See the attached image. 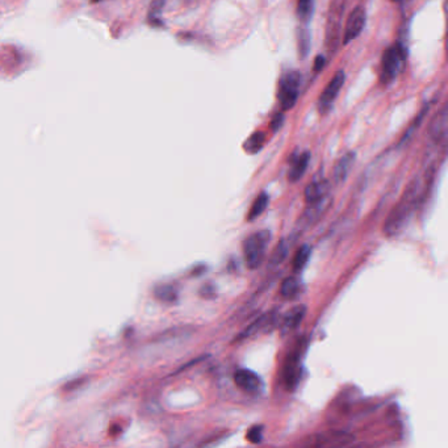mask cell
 <instances>
[{"mask_svg":"<svg viewBox=\"0 0 448 448\" xmlns=\"http://www.w3.org/2000/svg\"><path fill=\"white\" fill-rule=\"evenodd\" d=\"M424 187L426 185H424V182L421 179H414L409 184L400 203L389 213L387 221L384 224V233L387 235L389 237L397 235L409 225L418 203L424 197Z\"/></svg>","mask_w":448,"mask_h":448,"instance_id":"cell-1","label":"cell"},{"mask_svg":"<svg viewBox=\"0 0 448 448\" xmlns=\"http://www.w3.org/2000/svg\"><path fill=\"white\" fill-rule=\"evenodd\" d=\"M347 0H331L326 19V48L330 54H335L342 44V23L346 13Z\"/></svg>","mask_w":448,"mask_h":448,"instance_id":"cell-2","label":"cell"},{"mask_svg":"<svg viewBox=\"0 0 448 448\" xmlns=\"http://www.w3.org/2000/svg\"><path fill=\"white\" fill-rule=\"evenodd\" d=\"M406 61V49L400 42H396L393 47L388 48L381 60V72L380 82L384 85H390L402 70V66Z\"/></svg>","mask_w":448,"mask_h":448,"instance_id":"cell-3","label":"cell"},{"mask_svg":"<svg viewBox=\"0 0 448 448\" xmlns=\"http://www.w3.org/2000/svg\"><path fill=\"white\" fill-rule=\"evenodd\" d=\"M269 240L271 233L268 231H258L246 238L243 243V254L250 269H255L262 265Z\"/></svg>","mask_w":448,"mask_h":448,"instance_id":"cell-4","label":"cell"},{"mask_svg":"<svg viewBox=\"0 0 448 448\" xmlns=\"http://www.w3.org/2000/svg\"><path fill=\"white\" fill-rule=\"evenodd\" d=\"M300 85L301 75L299 72H288L281 76L279 82L278 99L283 110L294 107L300 94Z\"/></svg>","mask_w":448,"mask_h":448,"instance_id":"cell-5","label":"cell"},{"mask_svg":"<svg viewBox=\"0 0 448 448\" xmlns=\"http://www.w3.org/2000/svg\"><path fill=\"white\" fill-rule=\"evenodd\" d=\"M345 81H346V75L342 70H340L338 73L331 78V81L329 82L326 88L324 90V92L321 94V97L318 99L317 107H318V110H320L321 115H326L330 112L334 101L337 100V97L340 95L342 87L345 85Z\"/></svg>","mask_w":448,"mask_h":448,"instance_id":"cell-6","label":"cell"},{"mask_svg":"<svg viewBox=\"0 0 448 448\" xmlns=\"http://www.w3.org/2000/svg\"><path fill=\"white\" fill-rule=\"evenodd\" d=\"M365 20H367V13H365L363 6H356L352 10L347 22H346V25H345L343 37H342L343 45L350 44L355 38L360 36L364 25H365Z\"/></svg>","mask_w":448,"mask_h":448,"instance_id":"cell-7","label":"cell"},{"mask_svg":"<svg viewBox=\"0 0 448 448\" xmlns=\"http://www.w3.org/2000/svg\"><path fill=\"white\" fill-rule=\"evenodd\" d=\"M447 106H443L429 126V138L438 147H446L447 140Z\"/></svg>","mask_w":448,"mask_h":448,"instance_id":"cell-8","label":"cell"},{"mask_svg":"<svg viewBox=\"0 0 448 448\" xmlns=\"http://www.w3.org/2000/svg\"><path fill=\"white\" fill-rule=\"evenodd\" d=\"M300 354H303V346L301 349L297 347L296 351L290 354L284 367V383L288 390H294L301 380L303 367L300 365Z\"/></svg>","mask_w":448,"mask_h":448,"instance_id":"cell-9","label":"cell"},{"mask_svg":"<svg viewBox=\"0 0 448 448\" xmlns=\"http://www.w3.org/2000/svg\"><path fill=\"white\" fill-rule=\"evenodd\" d=\"M234 381L246 393H258L262 389V380L254 371L241 368L234 374Z\"/></svg>","mask_w":448,"mask_h":448,"instance_id":"cell-10","label":"cell"},{"mask_svg":"<svg viewBox=\"0 0 448 448\" xmlns=\"http://www.w3.org/2000/svg\"><path fill=\"white\" fill-rule=\"evenodd\" d=\"M305 315H306V306L305 305H296L294 308H292L291 310L284 315L283 320H281V325H280L281 333L285 335V334L291 333L293 330H296L297 327L301 325V322L305 318Z\"/></svg>","mask_w":448,"mask_h":448,"instance_id":"cell-11","label":"cell"},{"mask_svg":"<svg viewBox=\"0 0 448 448\" xmlns=\"http://www.w3.org/2000/svg\"><path fill=\"white\" fill-rule=\"evenodd\" d=\"M275 322H276V313L275 312L265 313V315H260L258 320H255L250 326L246 327L242 333L238 335L237 340L251 338V337H254L255 334L263 331L267 326H272Z\"/></svg>","mask_w":448,"mask_h":448,"instance_id":"cell-12","label":"cell"},{"mask_svg":"<svg viewBox=\"0 0 448 448\" xmlns=\"http://www.w3.org/2000/svg\"><path fill=\"white\" fill-rule=\"evenodd\" d=\"M329 190H330V185H329V182L325 179L312 182L305 190V201L309 206L318 203V201H321V200H324L326 197L327 194H329Z\"/></svg>","mask_w":448,"mask_h":448,"instance_id":"cell-13","label":"cell"},{"mask_svg":"<svg viewBox=\"0 0 448 448\" xmlns=\"http://www.w3.org/2000/svg\"><path fill=\"white\" fill-rule=\"evenodd\" d=\"M355 158H356V154L350 151V153L345 154L337 162V165L334 167V171H333V179H334L335 184H340V183H343L347 179V176H349V174L351 171L352 166L355 163Z\"/></svg>","mask_w":448,"mask_h":448,"instance_id":"cell-14","label":"cell"},{"mask_svg":"<svg viewBox=\"0 0 448 448\" xmlns=\"http://www.w3.org/2000/svg\"><path fill=\"white\" fill-rule=\"evenodd\" d=\"M309 162H310V153L309 151H304L299 157L293 159L291 169H290V172H288L290 182H299L303 178L305 171H306L308 166H309Z\"/></svg>","mask_w":448,"mask_h":448,"instance_id":"cell-15","label":"cell"},{"mask_svg":"<svg viewBox=\"0 0 448 448\" xmlns=\"http://www.w3.org/2000/svg\"><path fill=\"white\" fill-rule=\"evenodd\" d=\"M301 292V285L299 283V280L293 276H290V278H285L283 280L281 283V287H280V294L287 299V300H292V299H296Z\"/></svg>","mask_w":448,"mask_h":448,"instance_id":"cell-16","label":"cell"},{"mask_svg":"<svg viewBox=\"0 0 448 448\" xmlns=\"http://www.w3.org/2000/svg\"><path fill=\"white\" fill-rule=\"evenodd\" d=\"M265 142H266V134L263 132H255L246 140V142L243 144V149L247 154H256L262 150Z\"/></svg>","mask_w":448,"mask_h":448,"instance_id":"cell-17","label":"cell"},{"mask_svg":"<svg viewBox=\"0 0 448 448\" xmlns=\"http://www.w3.org/2000/svg\"><path fill=\"white\" fill-rule=\"evenodd\" d=\"M310 33L308 28H299L297 29V50H299V56L300 58H306L309 51H310Z\"/></svg>","mask_w":448,"mask_h":448,"instance_id":"cell-18","label":"cell"},{"mask_svg":"<svg viewBox=\"0 0 448 448\" xmlns=\"http://www.w3.org/2000/svg\"><path fill=\"white\" fill-rule=\"evenodd\" d=\"M268 203H269V196L266 192H262L255 199V201L251 206V209H250V212L247 215V219L254 221V219L259 217L266 210Z\"/></svg>","mask_w":448,"mask_h":448,"instance_id":"cell-19","label":"cell"},{"mask_svg":"<svg viewBox=\"0 0 448 448\" xmlns=\"http://www.w3.org/2000/svg\"><path fill=\"white\" fill-rule=\"evenodd\" d=\"M310 254H312V249L309 244H303L299 251L294 255V259H293V263H292V267H293V271L294 272H300L303 271L305 266L308 265L309 262V258H310Z\"/></svg>","mask_w":448,"mask_h":448,"instance_id":"cell-20","label":"cell"},{"mask_svg":"<svg viewBox=\"0 0 448 448\" xmlns=\"http://www.w3.org/2000/svg\"><path fill=\"white\" fill-rule=\"evenodd\" d=\"M315 0H299L297 1V16L303 24H308L313 16Z\"/></svg>","mask_w":448,"mask_h":448,"instance_id":"cell-21","label":"cell"},{"mask_svg":"<svg viewBox=\"0 0 448 448\" xmlns=\"http://www.w3.org/2000/svg\"><path fill=\"white\" fill-rule=\"evenodd\" d=\"M288 250H290V243L287 240H283L281 242L279 243L278 247L275 249L274 254L271 256V265L276 266L279 263H281L285 256L288 255Z\"/></svg>","mask_w":448,"mask_h":448,"instance_id":"cell-22","label":"cell"},{"mask_svg":"<svg viewBox=\"0 0 448 448\" xmlns=\"http://www.w3.org/2000/svg\"><path fill=\"white\" fill-rule=\"evenodd\" d=\"M165 4H166V0H153L150 10H149V19L153 24H160L159 15L163 11Z\"/></svg>","mask_w":448,"mask_h":448,"instance_id":"cell-23","label":"cell"},{"mask_svg":"<svg viewBox=\"0 0 448 448\" xmlns=\"http://www.w3.org/2000/svg\"><path fill=\"white\" fill-rule=\"evenodd\" d=\"M157 296L165 301H175L178 299V292L171 285H162L157 290Z\"/></svg>","mask_w":448,"mask_h":448,"instance_id":"cell-24","label":"cell"},{"mask_svg":"<svg viewBox=\"0 0 448 448\" xmlns=\"http://www.w3.org/2000/svg\"><path fill=\"white\" fill-rule=\"evenodd\" d=\"M246 439L254 445H258L262 442L263 439V426H253L247 434H246Z\"/></svg>","mask_w":448,"mask_h":448,"instance_id":"cell-25","label":"cell"},{"mask_svg":"<svg viewBox=\"0 0 448 448\" xmlns=\"http://www.w3.org/2000/svg\"><path fill=\"white\" fill-rule=\"evenodd\" d=\"M283 124H284V115L283 113H276L275 116H274V119L271 120V124H269V126H271V131L275 133V132H278L279 129L283 126Z\"/></svg>","mask_w":448,"mask_h":448,"instance_id":"cell-26","label":"cell"},{"mask_svg":"<svg viewBox=\"0 0 448 448\" xmlns=\"http://www.w3.org/2000/svg\"><path fill=\"white\" fill-rule=\"evenodd\" d=\"M324 66H325V57L322 56V54H320L317 58H315V73H318V72H321L322 69H324Z\"/></svg>","mask_w":448,"mask_h":448,"instance_id":"cell-27","label":"cell"},{"mask_svg":"<svg viewBox=\"0 0 448 448\" xmlns=\"http://www.w3.org/2000/svg\"><path fill=\"white\" fill-rule=\"evenodd\" d=\"M392 1H395V3H400L402 0H392Z\"/></svg>","mask_w":448,"mask_h":448,"instance_id":"cell-28","label":"cell"},{"mask_svg":"<svg viewBox=\"0 0 448 448\" xmlns=\"http://www.w3.org/2000/svg\"><path fill=\"white\" fill-rule=\"evenodd\" d=\"M188 1H200V0H188Z\"/></svg>","mask_w":448,"mask_h":448,"instance_id":"cell-29","label":"cell"},{"mask_svg":"<svg viewBox=\"0 0 448 448\" xmlns=\"http://www.w3.org/2000/svg\"><path fill=\"white\" fill-rule=\"evenodd\" d=\"M92 1H100V0H92Z\"/></svg>","mask_w":448,"mask_h":448,"instance_id":"cell-30","label":"cell"}]
</instances>
